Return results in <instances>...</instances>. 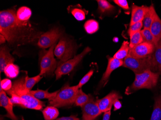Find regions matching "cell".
I'll list each match as a JSON object with an SVG mask.
<instances>
[{
  "instance_id": "1",
  "label": "cell",
  "mask_w": 161,
  "mask_h": 120,
  "mask_svg": "<svg viewBox=\"0 0 161 120\" xmlns=\"http://www.w3.org/2000/svg\"><path fill=\"white\" fill-rule=\"evenodd\" d=\"M0 33L13 46L34 43L42 34L33 28L30 21L18 20L15 8L1 11Z\"/></svg>"
},
{
  "instance_id": "2",
  "label": "cell",
  "mask_w": 161,
  "mask_h": 120,
  "mask_svg": "<svg viewBox=\"0 0 161 120\" xmlns=\"http://www.w3.org/2000/svg\"><path fill=\"white\" fill-rule=\"evenodd\" d=\"M25 77H22L13 83L12 87L9 91H6L11 95L13 94L17 95L20 97L23 105L22 107L25 109L35 110H42L45 106V103L40 100L34 97L24 86Z\"/></svg>"
},
{
  "instance_id": "3",
  "label": "cell",
  "mask_w": 161,
  "mask_h": 120,
  "mask_svg": "<svg viewBox=\"0 0 161 120\" xmlns=\"http://www.w3.org/2000/svg\"><path fill=\"white\" fill-rule=\"evenodd\" d=\"M135 79L131 85L125 89V94L130 95L141 89H152L158 83L160 74L151 70L135 74Z\"/></svg>"
},
{
  "instance_id": "4",
  "label": "cell",
  "mask_w": 161,
  "mask_h": 120,
  "mask_svg": "<svg viewBox=\"0 0 161 120\" xmlns=\"http://www.w3.org/2000/svg\"><path fill=\"white\" fill-rule=\"evenodd\" d=\"M79 90L77 86H65L59 90L54 99L49 101V105L56 108H60L75 104Z\"/></svg>"
},
{
  "instance_id": "5",
  "label": "cell",
  "mask_w": 161,
  "mask_h": 120,
  "mask_svg": "<svg viewBox=\"0 0 161 120\" xmlns=\"http://www.w3.org/2000/svg\"><path fill=\"white\" fill-rule=\"evenodd\" d=\"M123 66L130 69L135 74H140L148 70L155 72L153 55L142 59L134 58L128 56L123 61Z\"/></svg>"
},
{
  "instance_id": "6",
  "label": "cell",
  "mask_w": 161,
  "mask_h": 120,
  "mask_svg": "<svg viewBox=\"0 0 161 120\" xmlns=\"http://www.w3.org/2000/svg\"><path fill=\"white\" fill-rule=\"evenodd\" d=\"M75 47L72 41L66 37H62L54 49V55L61 61L66 62L73 57Z\"/></svg>"
},
{
  "instance_id": "7",
  "label": "cell",
  "mask_w": 161,
  "mask_h": 120,
  "mask_svg": "<svg viewBox=\"0 0 161 120\" xmlns=\"http://www.w3.org/2000/svg\"><path fill=\"white\" fill-rule=\"evenodd\" d=\"M57 43L50 48L49 50L42 55L40 61V76L53 75L58 67V64L54 58V53Z\"/></svg>"
},
{
  "instance_id": "8",
  "label": "cell",
  "mask_w": 161,
  "mask_h": 120,
  "mask_svg": "<svg viewBox=\"0 0 161 120\" xmlns=\"http://www.w3.org/2000/svg\"><path fill=\"white\" fill-rule=\"evenodd\" d=\"M90 48L86 47L80 54L75 56L72 59L69 60L66 62L58 64L57 69L55 72L56 80L59 79L63 75H67L74 70L77 65L82 61L83 58L91 51Z\"/></svg>"
},
{
  "instance_id": "9",
  "label": "cell",
  "mask_w": 161,
  "mask_h": 120,
  "mask_svg": "<svg viewBox=\"0 0 161 120\" xmlns=\"http://www.w3.org/2000/svg\"><path fill=\"white\" fill-rule=\"evenodd\" d=\"M62 37V31L58 28H53L41 35L38 41L37 45L42 49L51 47Z\"/></svg>"
},
{
  "instance_id": "10",
  "label": "cell",
  "mask_w": 161,
  "mask_h": 120,
  "mask_svg": "<svg viewBox=\"0 0 161 120\" xmlns=\"http://www.w3.org/2000/svg\"><path fill=\"white\" fill-rule=\"evenodd\" d=\"M155 46L148 42H143L138 45L130 49L128 56L136 59L148 57L154 52Z\"/></svg>"
},
{
  "instance_id": "11",
  "label": "cell",
  "mask_w": 161,
  "mask_h": 120,
  "mask_svg": "<svg viewBox=\"0 0 161 120\" xmlns=\"http://www.w3.org/2000/svg\"><path fill=\"white\" fill-rule=\"evenodd\" d=\"M83 120H96L102 113L97 101L90 94L89 101L82 107Z\"/></svg>"
},
{
  "instance_id": "12",
  "label": "cell",
  "mask_w": 161,
  "mask_h": 120,
  "mask_svg": "<svg viewBox=\"0 0 161 120\" xmlns=\"http://www.w3.org/2000/svg\"><path fill=\"white\" fill-rule=\"evenodd\" d=\"M108 63L106 70L104 73L101 78V80L99 81V85L98 86V89L101 87H104L107 84L109 77L113 71H114L117 68H119L123 65V61L117 59L114 57L108 56Z\"/></svg>"
},
{
  "instance_id": "13",
  "label": "cell",
  "mask_w": 161,
  "mask_h": 120,
  "mask_svg": "<svg viewBox=\"0 0 161 120\" xmlns=\"http://www.w3.org/2000/svg\"><path fill=\"white\" fill-rule=\"evenodd\" d=\"M121 99H122V97L119 93L115 91H113L103 98L97 100V102L101 112L105 113L106 112L111 111L114 103L117 100Z\"/></svg>"
},
{
  "instance_id": "14",
  "label": "cell",
  "mask_w": 161,
  "mask_h": 120,
  "mask_svg": "<svg viewBox=\"0 0 161 120\" xmlns=\"http://www.w3.org/2000/svg\"><path fill=\"white\" fill-rule=\"evenodd\" d=\"M0 105L6 110L7 114L4 115L12 120H19L13 112V104L11 102L10 99L6 95L4 91L0 92Z\"/></svg>"
},
{
  "instance_id": "15",
  "label": "cell",
  "mask_w": 161,
  "mask_h": 120,
  "mask_svg": "<svg viewBox=\"0 0 161 120\" xmlns=\"http://www.w3.org/2000/svg\"><path fill=\"white\" fill-rule=\"evenodd\" d=\"M149 9V6L145 5L138 6L136 4H133L130 25H133L138 22L143 21L145 15Z\"/></svg>"
},
{
  "instance_id": "16",
  "label": "cell",
  "mask_w": 161,
  "mask_h": 120,
  "mask_svg": "<svg viewBox=\"0 0 161 120\" xmlns=\"http://www.w3.org/2000/svg\"><path fill=\"white\" fill-rule=\"evenodd\" d=\"M10 49L7 46L1 47L0 48V71L4 72L5 67L9 64H13L14 59L10 54Z\"/></svg>"
},
{
  "instance_id": "17",
  "label": "cell",
  "mask_w": 161,
  "mask_h": 120,
  "mask_svg": "<svg viewBox=\"0 0 161 120\" xmlns=\"http://www.w3.org/2000/svg\"><path fill=\"white\" fill-rule=\"evenodd\" d=\"M150 29L158 43L161 39V19L157 13L155 14Z\"/></svg>"
},
{
  "instance_id": "18",
  "label": "cell",
  "mask_w": 161,
  "mask_h": 120,
  "mask_svg": "<svg viewBox=\"0 0 161 120\" xmlns=\"http://www.w3.org/2000/svg\"><path fill=\"white\" fill-rule=\"evenodd\" d=\"M59 91H56L54 92L49 93L48 91V90L42 91L41 89H37L36 91H30V93L34 97H36L38 100L41 99H47L49 101H51L56 97L57 94L59 92Z\"/></svg>"
},
{
  "instance_id": "19",
  "label": "cell",
  "mask_w": 161,
  "mask_h": 120,
  "mask_svg": "<svg viewBox=\"0 0 161 120\" xmlns=\"http://www.w3.org/2000/svg\"><path fill=\"white\" fill-rule=\"evenodd\" d=\"M153 56L155 65V72L161 75V39L155 46Z\"/></svg>"
},
{
  "instance_id": "20",
  "label": "cell",
  "mask_w": 161,
  "mask_h": 120,
  "mask_svg": "<svg viewBox=\"0 0 161 120\" xmlns=\"http://www.w3.org/2000/svg\"><path fill=\"white\" fill-rule=\"evenodd\" d=\"M156 13V11L154 8V6L152 4L151 6H149V10L145 15L144 18L143 20V29H150Z\"/></svg>"
},
{
  "instance_id": "21",
  "label": "cell",
  "mask_w": 161,
  "mask_h": 120,
  "mask_svg": "<svg viewBox=\"0 0 161 120\" xmlns=\"http://www.w3.org/2000/svg\"><path fill=\"white\" fill-rule=\"evenodd\" d=\"M150 120H161V93L154 98L153 109Z\"/></svg>"
},
{
  "instance_id": "22",
  "label": "cell",
  "mask_w": 161,
  "mask_h": 120,
  "mask_svg": "<svg viewBox=\"0 0 161 120\" xmlns=\"http://www.w3.org/2000/svg\"><path fill=\"white\" fill-rule=\"evenodd\" d=\"M129 50L130 47L129 42L127 41H124L122 43L120 49L116 52L113 57L124 61V59L128 56Z\"/></svg>"
},
{
  "instance_id": "23",
  "label": "cell",
  "mask_w": 161,
  "mask_h": 120,
  "mask_svg": "<svg viewBox=\"0 0 161 120\" xmlns=\"http://www.w3.org/2000/svg\"><path fill=\"white\" fill-rule=\"evenodd\" d=\"M97 1L98 3V11L101 16L112 13L115 9V7L107 1L97 0Z\"/></svg>"
},
{
  "instance_id": "24",
  "label": "cell",
  "mask_w": 161,
  "mask_h": 120,
  "mask_svg": "<svg viewBox=\"0 0 161 120\" xmlns=\"http://www.w3.org/2000/svg\"><path fill=\"white\" fill-rule=\"evenodd\" d=\"M42 112L45 120H54L59 115V111L54 106H47Z\"/></svg>"
},
{
  "instance_id": "25",
  "label": "cell",
  "mask_w": 161,
  "mask_h": 120,
  "mask_svg": "<svg viewBox=\"0 0 161 120\" xmlns=\"http://www.w3.org/2000/svg\"><path fill=\"white\" fill-rule=\"evenodd\" d=\"M31 10L26 6L20 7L17 11V18L18 20L22 22L29 21L31 17Z\"/></svg>"
},
{
  "instance_id": "26",
  "label": "cell",
  "mask_w": 161,
  "mask_h": 120,
  "mask_svg": "<svg viewBox=\"0 0 161 120\" xmlns=\"http://www.w3.org/2000/svg\"><path fill=\"white\" fill-rule=\"evenodd\" d=\"M4 73L5 76L8 78H16L18 76L19 73V67L13 63L9 64L5 67Z\"/></svg>"
},
{
  "instance_id": "27",
  "label": "cell",
  "mask_w": 161,
  "mask_h": 120,
  "mask_svg": "<svg viewBox=\"0 0 161 120\" xmlns=\"http://www.w3.org/2000/svg\"><path fill=\"white\" fill-rule=\"evenodd\" d=\"M84 28L88 34H92L98 30L99 29V24L98 22L95 20H88L85 23Z\"/></svg>"
},
{
  "instance_id": "28",
  "label": "cell",
  "mask_w": 161,
  "mask_h": 120,
  "mask_svg": "<svg viewBox=\"0 0 161 120\" xmlns=\"http://www.w3.org/2000/svg\"><path fill=\"white\" fill-rule=\"evenodd\" d=\"M42 77L39 75L34 77H29L26 75L24 80V86L28 91H31L34 85L41 80Z\"/></svg>"
},
{
  "instance_id": "29",
  "label": "cell",
  "mask_w": 161,
  "mask_h": 120,
  "mask_svg": "<svg viewBox=\"0 0 161 120\" xmlns=\"http://www.w3.org/2000/svg\"><path fill=\"white\" fill-rule=\"evenodd\" d=\"M89 97H90V94L88 95L86 94L80 88L79 90L78 93L76 98L75 103V105L82 107L83 105L87 102L88 101H89Z\"/></svg>"
},
{
  "instance_id": "30",
  "label": "cell",
  "mask_w": 161,
  "mask_h": 120,
  "mask_svg": "<svg viewBox=\"0 0 161 120\" xmlns=\"http://www.w3.org/2000/svg\"><path fill=\"white\" fill-rule=\"evenodd\" d=\"M141 32L142 36L143 42L151 43L155 46L157 45V42L150 29H143L141 30Z\"/></svg>"
},
{
  "instance_id": "31",
  "label": "cell",
  "mask_w": 161,
  "mask_h": 120,
  "mask_svg": "<svg viewBox=\"0 0 161 120\" xmlns=\"http://www.w3.org/2000/svg\"><path fill=\"white\" fill-rule=\"evenodd\" d=\"M141 31L134 33L130 36V41L129 43L130 49L132 48L143 42V39Z\"/></svg>"
},
{
  "instance_id": "32",
  "label": "cell",
  "mask_w": 161,
  "mask_h": 120,
  "mask_svg": "<svg viewBox=\"0 0 161 120\" xmlns=\"http://www.w3.org/2000/svg\"><path fill=\"white\" fill-rule=\"evenodd\" d=\"M71 13L78 21H83L86 19V12L82 9L74 7L71 9Z\"/></svg>"
},
{
  "instance_id": "33",
  "label": "cell",
  "mask_w": 161,
  "mask_h": 120,
  "mask_svg": "<svg viewBox=\"0 0 161 120\" xmlns=\"http://www.w3.org/2000/svg\"><path fill=\"white\" fill-rule=\"evenodd\" d=\"M143 27V22H138L137 23H134L133 25H130L128 30V34L129 36H131L134 33L140 32L142 30V28Z\"/></svg>"
},
{
  "instance_id": "34",
  "label": "cell",
  "mask_w": 161,
  "mask_h": 120,
  "mask_svg": "<svg viewBox=\"0 0 161 120\" xmlns=\"http://www.w3.org/2000/svg\"><path fill=\"white\" fill-rule=\"evenodd\" d=\"M13 83L12 81L8 78H5L1 80L0 83V92L4 91H9L12 87Z\"/></svg>"
},
{
  "instance_id": "35",
  "label": "cell",
  "mask_w": 161,
  "mask_h": 120,
  "mask_svg": "<svg viewBox=\"0 0 161 120\" xmlns=\"http://www.w3.org/2000/svg\"><path fill=\"white\" fill-rule=\"evenodd\" d=\"M94 73V70H91L88 72L85 76L82 78V79L80 81L79 83L78 84L77 86L79 88H80L82 87L83 85L86 84L88 81H89L90 78H91V76H92V75H93Z\"/></svg>"
},
{
  "instance_id": "36",
  "label": "cell",
  "mask_w": 161,
  "mask_h": 120,
  "mask_svg": "<svg viewBox=\"0 0 161 120\" xmlns=\"http://www.w3.org/2000/svg\"><path fill=\"white\" fill-rule=\"evenodd\" d=\"M114 3L125 10H129V5L126 0H114Z\"/></svg>"
},
{
  "instance_id": "37",
  "label": "cell",
  "mask_w": 161,
  "mask_h": 120,
  "mask_svg": "<svg viewBox=\"0 0 161 120\" xmlns=\"http://www.w3.org/2000/svg\"><path fill=\"white\" fill-rule=\"evenodd\" d=\"M10 96H11L10 101L13 104V105H19V106L22 107V106L23 105V103H22V102L21 100L20 97L19 96L14 94H13L11 95Z\"/></svg>"
},
{
  "instance_id": "38",
  "label": "cell",
  "mask_w": 161,
  "mask_h": 120,
  "mask_svg": "<svg viewBox=\"0 0 161 120\" xmlns=\"http://www.w3.org/2000/svg\"><path fill=\"white\" fill-rule=\"evenodd\" d=\"M54 120H80L79 118H77L76 116L71 115L68 117H62L61 118H57Z\"/></svg>"
},
{
  "instance_id": "39",
  "label": "cell",
  "mask_w": 161,
  "mask_h": 120,
  "mask_svg": "<svg viewBox=\"0 0 161 120\" xmlns=\"http://www.w3.org/2000/svg\"><path fill=\"white\" fill-rule=\"evenodd\" d=\"M114 111L116 110H119L122 107V104L121 102L119 101V100H117L115 101L114 104Z\"/></svg>"
},
{
  "instance_id": "40",
  "label": "cell",
  "mask_w": 161,
  "mask_h": 120,
  "mask_svg": "<svg viewBox=\"0 0 161 120\" xmlns=\"http://www.w3.org/2000/svg\"><path fill=\"white\" fill-rule=\"evenodd\" d=\"M111 111H108L106 112L104 114L102 120H109L110 116H111Z\"/></svg>"
},
{
  "instance_id": "41",
  "label": "cell",
  "mask_w": 161,
  "mask_h": 120,
  "mask_svg": "<svg viewBox=\"0 0 161 120\" xmlns=\"http://www.w3.org/2000/svg\"><path fill=\"white\" fill-rule=\"evenodd\" d=\"M6 40V39H5V37L3 35L1 34L0 35V43L1 44H3V43H5Z\"/></svg>"
},
{
  "instance_id": "42",
  "label": "cell",
  "mask_w": 161,
  "mask_h": 120,
  "mask_svg": "<svg viewBox=\"0 0 161 120\" xmlns=\"http://www.w3.org/2000/svg\"></svg>"
}]
</instances>
